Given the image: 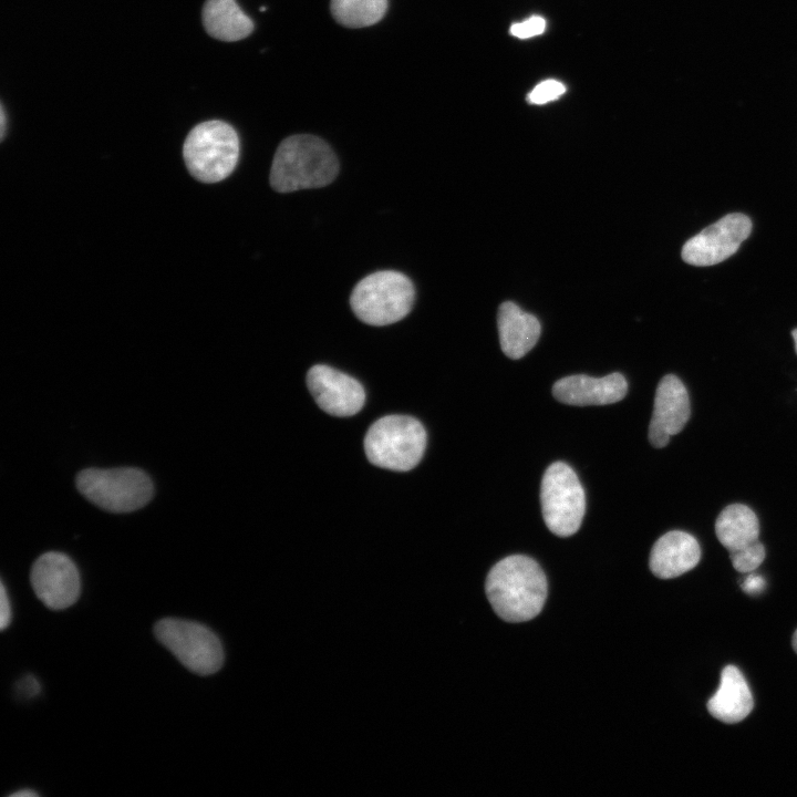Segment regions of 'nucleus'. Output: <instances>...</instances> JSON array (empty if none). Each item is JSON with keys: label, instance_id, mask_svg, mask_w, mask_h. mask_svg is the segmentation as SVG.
Listing matches in <instances>:
<instances>
[{"label": "nucleus", "instance_id": "f257e3e1", "mask_svg": "<svg viewBox=\"0 0 797 797\" xmlns=\"http://www.w3.org/2000/svg\"><path fill=\"white\" fill-rule=\"evenodd\" d=\"M485 589L496 614L508 622H524L537 617L548 592L540 566L522 555L498 561L487 576Z\"/></svg>", "mask_w": 797, "mask_h": 797}, {"label": "nucleus", "instance_id": "f03ea898", "mask_svg": "<svg viewBox=\"0 0 797 797\" xmlns=\"http://www.w3.org/2000/svg\"><path fill=\"white\" fill-rule=\"evenodd\" d=\"M339 162L322 138L297 134L278 146L270 170V185L278 193L319 188L334 180Z\"/></svg>", "mask_w": 797, "mask_h": 797}, {"label": "nucleus", "instance_id": "7ed1b4c3", "mask_svg": "<svg viewBox=\"0 0 797 797\" xmlns=\"http://www.w3.org/2000/svg\"><path fill=\"white\" fill-rule=\"evenodd\" d=\"M425 447V428L420 421L406 415L381 417L370 426L364 438L370 463L396 472L414 468Z\"/></svg>", "mask_w": 797, "mask_h": 797}, {"label": "nucleus", "instance_id": "20e7f679", "mask_svg": "<svg viewBox=\"0 0 797 797\" xmlns=\"http://www.w3.org/2000/svg\"><path fill=\"white\" fill-rule=\"evenodd\" d=\"M183 156L190 175L211 184L228 177L239 158V138L229 124L207 121L196 125L187 135Z\"/></svg>", "mask_w": 797, "mask_h": 797}, {"label": "nucleus", "instance_id": "39448f33", "mask_svg": "<svg viewBox=\"0 0 797 797\" xmlns=\"http://www.w3.org/2000/svg\"><path fill=\"white\" fill-rule=\"evenodd\" d=\"M415 300L412 281L401 272L371 273L354 287L350 304L354 314L370 325H387L406 317Z\"/></svg>", "mask_w": 797, "mask_h": 797}, {"label": "nucleus", "instance_id": "423d86ee", "mask_svg": "<svg viewBox=\"0 0 797 797\" xmlns=\"http://www.w3.org/2000/svg\"><path fill=\"white\" fill-rule=\"evenodd\" d=\"M79 491L97 507L128 513L145 506L153 497L149 476L138 468H86L76 476Z\"/></svg>", "mask_w": 797, "mask_h": 797}, {"label": "nucleus", "instance_id": "0eeeda50", "mask_svg": "<svg viewBox=\"0 0 797 797\" xmlns=\"http://www.w3.org/2000/svg\"><path fill=\"white\" fill-rule=\"evenodd\" d=\"M154 633L193 673L210 675L222 666L224 650L220 640L210 629L198 622L166 618L156 622Z\"/></svg>", "mask_w": 797, "mask_h": 797}, {"label": "nucleus", "instance_id": "6e6552de", "mask_svg": "<svg viewBox=\"0 0 797 797\" xmlns=\"http://www.w3.org/2000/svg\"><path fill=\"white\" fill-rule=\"evenodd\" d=\"M542 517L548 529L559 537L578 531L586 511L583 487L573 469L552 463L545 472L540 487Z\"/></svg>", "mask_w": 797, "mask_h": 797}, {"label": "nucleus", "instance_id": "1a4fd4ad", "mask_svg": "<svg viewBox=\"0 0 797 797\" xmlns=\"http://www.w3.org/2000/svg\"><path fill=\"white\" fill-rule=\"evenodd\" d=\"M752 231L751 219L741 213L724 216L690 238L682 259L692 266H713L734 255Z\"/></svg>", "mask_w": 797, "mask_h": 797}, {"label": "nucleus", "instance_id": "9d476101", "mask_svg": "<svg viewBox=\"0 0 797 797\" xmlns=\"http://www.w3.org/2000/svg\"><path fill=\"white\" fill-rule=\"evenodd\" d=\"M30 581L35 596L50 609L62 610L76 602L81 581L75 563L66 555L49 551L33 563Z\"/></svg>", "mask_w": 797, "mask_h": 797}, {"label": "nucleus", "instance_id": "9b49d317", "mask_svg": "<svg viewBox=\"0 0 797 797\" xmlns=\"http://www.w3.org/2000/svg\"><path fill=\"white\" fill-rule=\"evenodd\" d=\"M307 385L319 407L333 416H352L364 405L363 386L331 366H312L307 374Z\"/></svg>", "mask_w": 797, "mask_h": 797}, {"label": "nucleus", "instance_id": "f8f14e48", "mask_svg": "<svg viewBox=\"0 0 797 797\" xmlns=\"http://www.w3.org/2000/svg\"><path fill=\"white\" fill-rule=\"evenodd\" d=\"M691 416L690 397L682 381L667 374L658 384L654 407L649 426V441L655 448L667 445L670 437L679 434Z\"/></svg>", "mask_w": 797, "mask_h": 797}, {"label": "nucleus", "instance_id": "ddd939ff", "mask_svg": "<svg viewBox=\"0 0 797 797\" xmlns=\"http://www.w3.org/2000/svg\"><path fill=\"white\" fill-rule=\"evenodd\" d=\"M627 392V380L618 372L603 377L569 375L552 386V395L558 402L576 406L612 404L621 401Z\"/></svg>", "mask_w": 797, "mask_h": 797}, {"label": "nucleus", "instance_id": "4468645a", "mask_svg": "<svg viewBox=\"0 0 797 797\" xmlns=\"http://www.w3.org/2000/svg\"><path fill=\"white\" fill-rule=\"evenodd\" d=\"M701 559L697 540L682 530L661 536L652 547L649 566L661 579H671L692 570Z\"/></svg>", "mask_w": 797, "mask_h": 797}, {"label": "nucleus", "instance_id": "2eb2a0df", "mask_svg": "<svg viewBox=\"0 0 797 797\" xmlns=\"http://www.w3.org/2000/svg\"><path fill=\"white\" fill-rule=\"evenodd\" d=\"M497 325L500 348L505 355L514 360L526 355L535 346L541 332L537 318L510 301L500 304Z\"/></svg>", "mask_w": 797, "mask_h": 797}, {"label": "nucleus", "instance_id": "dca6fc26", "mask_svg": "<svg viewBox=\"0 0 797 797\" xmlns=\"http://www.w3.org/2000/svg\"><path fill=\"white\" fill-rule=\"evenodd\" d=\"M753 706V695L742 672L734 665L725 666L717 691L707 701L708 713L721 722L735 724L743 721Z\"/></svg>", "mask_w": 797, "mask_h": 797}, {"label": "nucleus", "instance_id": "f3484780", "mask_svg": "<svg viewBox=\"0 0 797 797\" xmlns=\"http://www.w3.org/2000/svg\"><path fill=\"white\" fill-rule=\"evenodd\" d=\"M203 23L210 37L227 42L247 38L255 28L235 0H206Z\"/></svg>", "mask_w": 797, "mask_h": 797}, {"label": "nucleus", "instance_id": "a211bd4d", "mask_svg": "<svg viewBox=\"0 0 797 797\" xmlns=\"http://www.w3.org/2000/svg\"><path fill=\"white\" fill-rule=\"evenodd\" d=\"M715 534L729 552H735L758 541L759 521L748 506L731 504L717 516Z\"/></svg>", "mask_w": 797, "mask_h": 797}, {"label": "nucleus", "instance_id": "6ab92c4d", "mask_svg": "<svg viewBox=\"0 0 797 797\" xmlns=\"http://www.w3.org/2000/svg\"><path fill=\"white\" fill-rule=\"evenodd\" d=\"M387 0H330L334 20L346 28L370 27L382 20Z\"/></svg>", "mask_w": 797, "mask_h": 797}, {"label": "nucleus", "instance_id": "aec40b11", "mask_svg": "<svg viewBox=\"0 0 797 797\" xmlns=\"http://www.w3.org/2000/svg\"><path fill=\"white\" fill-rule=\"evenodd\" d=\"M765 555V547L758 540L742 550L729 552V558L736 571L747 573L754 571L762 565Z\"/></svg>", "mask_w": 797, "mask_h": 797}, {"label": "nucleus", "instance_id": "412c9836", "mask_svg": "<svg viewBox=\"0 0 797 797\" xmlns=\"http://www.w3.org/2000/svg\"><path fill=\"white\" fill-rule=\"evenodd\" d=\"M566 92V86L556 80H546L539 83L528 95V101L532 104H546L557 100Z\"/></svg>", "mask_w": 797, "mask_h": 797}, {"label": "nucleus", "instance_id": "4be33fe9", "mask_svg": "<svg viewBox=\"0 0 797 797\" xmlns=\"http://www.w3.org/2000/svg\"><path fill=\"white\" fill-rule=\"evenodd\" d=\"M545 19L538 15H532L524 22L514 23L510 27V33L519 39H527L541 34L545 31Z\"/></svg>", "mask_w": 797, "mask_h": 797}, {"label": "nucleus", "instance_id": "5701e85b", "mask_svg": "<svg viewBox=\"0 0 797 797\" xmlns=\"http://www.w3.org/2000/svg\"><path fill=\"white\" fill-rule=\"evenodd\" d=\"M11 621V607L4 584L1 582L0 590V629L4 630Z\"/></svg>", "mask_w": 797, "mask_h": 797}, {"label": "nucleus", "instance_id": "b1692460", "mask_svg": "<svg viewBox=\"0 0 797 797\" xmlns=\"http://www.w3.org/2000/svg\"><path fill=\"white\" fill-rule=\"evenodd\" d=\"M765 588V580L758 575H749L742 583V589L748 594L760 593Z\"/></svg>", "mask_w": 797, "mask_h": 797}, {"label": "nucleus", "instance_id": "393cba45", "mask_svg": "<svg viewBox=\"0 0 797 797\" xmlns=\"http://www.w3.org/2000/svg\"><path fill=\"white\" fill-rule=\"evenodd\" d=\"M11 797H34L38 793L31 789H22L10 795Z\"/></svg>", "mask_w": 797, "mask_h": 797}, {"label": "nucleus", "instance_id": "a878e982", "mask_svg": "<svg viewBox=\"0 0 797 797\" xmlns=\"http://www.w3.org/2000/svg\"><path fill=\"white\" fill-rule=\"evenodd\" d=\"M0 108H1V113H0V118H1V122H0V125H1V131H0V133H1V139H3V137H4V134H6V112H4V107H3V105H1V107H0Z\"/></svg>", "mask_w": 797, "mask_h": 797}, {"label": "nucleus", "instance_id": "bb28decb", "mask_svg": "<svg viewBox=\"0 0 797 797\" xmlns=\"http://www.w3.org/2000/svg\"><path fill=\"white\" fill-rule=\"evenodd\" d=\"M791 644H793L795 652L797 653V630L793 634Z\"/></svg>", "mask_w": 797, "mask_h": 797}, {"label": "nucleus", "instance_id": "cd10ccee", "mask_svg": "<svg viewBox=\"0 0 797 797\" xmlns=\"http://www.w3.org/2000/svg\"><path fill=\"white\" fill-rule=\"evenodd\" d=\"M791 337H793V339H794L795 351H796V353H797V328L791 331Z\"/></svg>", "mask_w": 797, "mask_h": 797}]
</instances>
